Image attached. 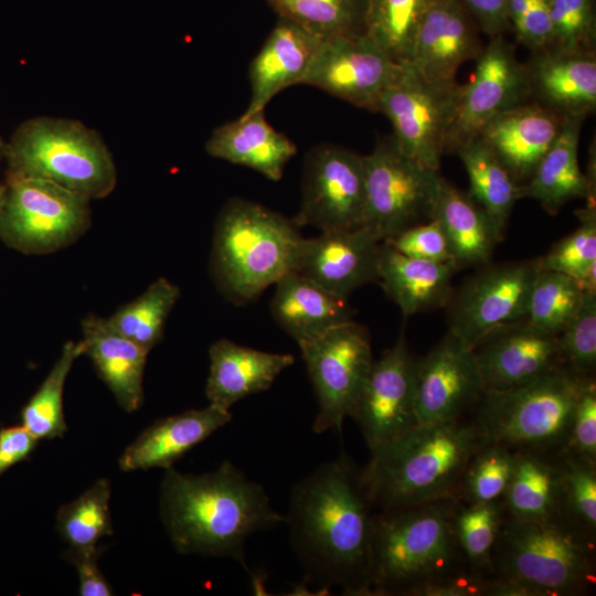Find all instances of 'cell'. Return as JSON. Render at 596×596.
I'll return each instance as SVG.
<instances>
[{
    "label": "cell",
    "instance_id": "obj_5",
    "mask_svg": "<svg viewBox=\"0 0 596 596\" xmlns=\"http://www.w3.org/2000/svg\"><path fill=\"white\" fill-rule=\"evenodd\" d=\"M449 497L374 514L371 596H415L427 584L468 568Z\"/></svg>",
    "mask_w": 596,
    "mask_h": 596
},
{
    "label": "cell",
    "instance_id": "obj_14",
    "mask_svg": "<svg viewBox=\"0 0 596 596\" xmlns=\"http://www.w3.org/2000/svg\"><path fill=\"white\" fill-rule=\"evenodd\" d=\"M539 272L538 258L482 268L451 294L448 331L473 349L493 329L524 319Z\"/></svg>",
    "mask_w": 596,
    "mask_h": 596
},
{
    "label": "cell",
    "instance_id": "obj_30",
    "mask_svg": "<svg viewBox=\"0 0 596 596\" xmlns=\"http://www.w3.org/2000/svg\"><path fill=\"white\" fill-rule=\"evenodd\" d=\"M270 311L277 324L297 344L353 320L354 310L341 298L296 270L276 284Z\"/></svg>",
    "mask_w": 596,
    "mask_h": 596
},
{
    "label": "cell",
    "instance_id": "obj_9",
    "mask_svg": "<svg viewBox=\"0 0 596 596\" xmlns=\"http://www.w3.org/2000/svg\"><path fill=\"white\" fill-rule=\"evenodd\" d=\"M89 202L50 181L6 174L0 182V240L29 255L65 248L89 228Z\"/></svg>",
    "mask_w": 596,
    "mask_h": 596
},
{
    "label": "cell",
    "instance_id": "obj_18",
    "mask_svg": "<svg viewBox=\"0 0 596 596\" xmlns=\"http://www.w3.org/2000/svg\"><path fill=\"white\" fill-rule=\"evenodd\" d=\"M483 392L475 352L451 332L417 360V425L457 421L473 408Z\"/></svg>",
    "mask_w": 596,
    "mask_h": 596
},
{
    "label": "cell",
    "instance_id": "obj_36",
    "mask_svg": "<svg viewBox=\"0 0 596 596\" xmlns=\"http://www.w3.org/2000/svg\"><path fill=\"white\" fill-rule=\"evenodd\" d=\"M436 0H366L365 34L394 62L409 61L414 39Z\"/></svg>",
    "mask_w": 596,
    "mask_h": 596
},
{
    "label": "cell",
    "instance_id": "obj_7",
    "mask_svg": "<svg viewBox=\"0 0 596 596\" xmlns=\"http://www.w3.org/2000/svg\"><path fill=\"white\" fill-rule=\"evenodd\" d=\"M595 382L566 365L521 385L483 390L471 409L482 443H497L513 450H562L567 440L578 398Z\"/></svg>",
    "mask_w": 596,
    "mask_h": 596
},
{
    "label": "cell",
    "instance_id": "obj_16",
    "mask_svg": "<svg viewBox=\"0 0 596 596\" xmlns=\"http://www.w3.org/2000/svg\"><path fill=\"white\" fill-rule=\"evenodd\" d=\"M394 62L366 34L322 40L302 82L351 105L377 111L384 91L401 75Z\"/></svg>",
    "mask_w": 596,
    "mask_h": 596
},
{
    "label": "cell",
    "instance_id": "obj_33",
    "mask_svg": "<svg viewBox=\"0 0 596 596\" xmlns=\"http://www.w3.org/2000/svg\"><path fill=\"white\" fill-rule=\"evenodd\" d=\"M560 451L515 450L513 471L502 498L505 513L522 521L561 518Z\"/></svg>",
    "mask_w": 596,
    "mask_h": 596
},
{
    "label": "cell",
    "instance_id": "obj_45",
    "mask_svg": "<svg viewBox=\"0 0 596 596\" xmlns=\"http://www.w3.org/2000/svg\"><path fill=\"white\" fill-rule=\"evenodd\" d=\"M566 366L594 376L596 368V292H585L578 310L557 336Z\"/></svg>",
    "mask_w": 596,
    "mask_h": 596
},
{
    "label": "cell",
    "instance_id": "obj_32",
    "mask_svg": "<svg viewBox=\"0 0 596 596\" xmlns=\"http://www.w3.org/2000/svg\"><path fill=\"white\" fill-rule=\"evenodd\" d=\"M433 219L441 227L453 262L459 269L486 264L503 237L489 214L468 193L444 178Z\"/></svg>",
    "mask_w": 596,
    "mask_h": 596
},
{
    "label": "cell",
    "instance_id": "obj_28",
    "mask_svg": "<svg viewBox=\"0 0 596 596\" xmlns=\"http://www.w3.org/2000/svg\"><path fill=\"white\" fill-rule=\"evenodd\" d=\"M84 354L126 412L143 401V372L148 352L115 330L107 318L88 315L82 321Z\"/></svg>",
    "mask_w": 596,
    "mask_h": 596
},
{
    "label": "cell",
    "instance_id": "obj_6",
    "mask_svg": "<svg viewBox=\"0 0 596 596\" xmlns=\"http://www.w3.org/2000/svg\"><path fill=\"white\" fill-rule=\"evenodd\" d=\"M302 238L292 219L248 200H228L216 219L211 251L219 290L238 306L254 301L295 270Z\"/></svg>",
    "mask_w": 596,
    "mask_h": 596
},
{
    "label": "cell",
    "instance_id": "obj_53",
    "mask_svg": "<svg viewBox=\"0 0 596 596\" xmlns=\"http://www.w3.org/2000/svg\"><path fill=\"white\" fill-rule=\"evenodd\" d=\"M38 439L22 425L0 429V476L24 460L33 451Z\"/></svg>",
    "mask_w": 596,
    "mask_h": 596
},
{
    "label": "cell",
    "instance_id": "obj_20",
    "mask_svg": "<svg viewBox=\"0 0 596 596\" xmlns=\"http://www.w3.org/2000/svg\"><path fill=\"white\" fill-rule=\"evenodd\" d=\"M381 243L364 226L323 231L302 238L295 270L348 299L360 287L377 281Z\"/></svg>",
    "mask_w": 596,
    "mask_h": 596
},
{
    "label": "cell",
    "instance_id": "obj_29",
    "mask_svg": "<svg viewBox=\"0 0 596 596\" xmlns=\"http://www.w3.org/2000/svg\"><path fill=\"white\" fill-rule=\"evenodd\" d=\"M584 117H566L562 130L541 159L529 180L521 185V199L538 201L543 209L556 214L575 199L595 203V182L581 170L578 142Z\"/></svg>",
    "mask_w": 596,
    "mask_h": 596
},
{
    "label": "cell",
    "instance_id": "obj_13",
    "mask_svg": "<svg viewBox=\"0 0 596 596\" xmlns=\"http://www.w3.org/2000/svg\"><path fill=\"white\" fill-rule=\"evenodd\" d=\"M364 207V156L337 145L312 148L305 159L295 224L320 232L359 228L363 226Z\"/></svg>",
    "mask_w": 596,
    "mask_h": 596
},
{
    "label": "cell",
    "instance_id": "obj_38",
    "mask_svg": "<svg viewBox=\"0 0 596 596\" xmlns=\"http://www.w3.org/2000/svg\"><path fill=\"white\" fill-rule=\"evenodd\" d=\"M82 354L81 341L65 342L47 376L23 407L22 426L38 440L61 437L67 430L63 412L64 385L73 363Z\"/></svg>",
    "mask_w": 596,
    "mask_h": 596
},
{
    "label": "cell",
    "instance_id": "obj_24",
    "mask_svg": "<svg viewBox=\"0 0 596 596\" xmlns=\"http://www.w3.org/2000/svg\"><path fill=\"white\" fill-rule=\"evenodd\" d=\"M321 42L298 24L278 18L249 64L251 98L241 116L264 110L278 93L302 84Z\"/></svg>",
    "mask_w": 596,
    "mask_h": 596
},
{
    "label": "cell",
    "instance_id": "obj_12",
    "mask_svg": "<svg viewBox=\"0 0 596 596\" xmlns=\"http://www.w3.org/2000/svg\"><path fill=\"white\" fill-rule=\"evenodd\" d=\"M459 92L456 81H428L406 63L382 94L377 113L391 121L393 138L403 153L439 171Z\"/></svg>",
    "mask_w": 596,
    "mask_h": 596
},
{
    "label": "cell",
    "instance_id": "obj_51",
    "mask_svg": "<svg viewBox=\"0 0 596 596\" xmlns=\"http://www.w3.org/2000/svg\"><path fill=\"white\" fill-rule=\"evenodd\" d=\"M102 550L95 546L74 549L70 547L65 554L78 574L81 596H109L113 589L97 565Z\"/></svg>",
    "mask_w": 596,
    "mask_h": 596
},
{
    "label": "cell",
    "instance_id": "obj_31",
    "mask_svg": "<svg viewBox=\"0 0 596 596\" xmlns=\"http://www.w3.org/2000/svg\"><path fill=\"white\" fill-rule=\"evenodd\" d=\"M458 270L453 262L407 257L381 243L377 283L405 317L446 306Z\"/></svg>",
    "mask_w": 596,
    "mask_h": 596
},
{
    "label": "cell",
    "instance_id": "obj_42",
    "mask_svg": "<svg viewBox=\"0 0 596 596\" xmlns=\"http://www.w3.org/2000/svg\"><path fill=\"white\" fill-rule=\"evenodd\" d=\"M515 450L497 443H482L470 457L456 498L467 504L502 500L509 485Z\"/></svg>",
    "mask_w": 596,
    "mask_h": 596
},
{
    "label": "cell",
    "instance_id": "obj_46",
    "mask_svg": "<svg viewBox=\"0 0 596 596\" xmlns=\"http://www.w3.org/2000/svg\"><path fill=\"white\" fill-rule=\"evenodd\" d=\"M549 8L552 46L595 50V0H549Z\"/></svg>",
    "mask_w": 596,
    "mask_h": 596
},
{
    "label": "cell",
    "instance_id": "obj_15",
    "mask_svg": "<svg viewBox=\"0 0 596 596\" xmlns=\"http://www.w3.org/2000/svg\"><path fill=\"white\" fill-rule=\"evenodd\" d=\"M530 100L524 63L517 58L514 46L503 35L490 38L477 58L471 79L460 85L445 153L477 138L500 113Z\"/></svg>",
    "mask_w": 596,
    "mask_h": 596
},
{
    "label": "cell",
    "instance_id": "obj_52",
    "mask_svg": "<svg viewBox=\"0 0 596 596\" xmlns=\"http://www.w3.org/2000/svg\"><path fill=\"white\" fill-rule=\"evenodd\" d=\"M475 19L480 32L489 38L504 35L511 30L508 17V0H461Z\"/></svg>",
    "mask_w": 596,
    "mask_h": 596
},
{
    "label": "cell",
    "instance_id": "obj_26",
    "mask_svg": "<svg viewBox=\"0 0 596 596\" xmlns=\"http://www.w3.org/2000/svg\"><path fill=\"white\" fill-rule=\"evenodd\" d=\"M205 394L210 404L230 409L238 401L268 390L292 365L288 353H273L220 339L209 349Z\"/></svg>",
    "mask_w": 596,
    "mask_h": 596
},
{
    "label": "cell",
    "instance_id": "obj_27",
    "mask_svg": "<svg viewBox=\"0 0 596 596\" xmlns=\"http://www.w3.org/2000/svg\"><path fill=\"white\" fill-rule=\"evenodd\" d=\"M205 150L213 158L247 167L270 181H279L297 147L266 120L262 110L214 128Z\"/></svg>",
    "mask_w": 596,
    "mask_h": 596
},
{
    "label": "cell",
    "instance_id": "obj_1",
    "mask_svg": "<svg viewBox=\"0 0 596 596\" xmlns=\"http://www.w3.org/2000/svg\"><path fill=\"white\" fill-rule=\"evenodd\" d=\"M372 508L361 468L345 454L294 485L285 523L306 584L371 596Z\"/></svg>",
    "mask_w": 596,
    "mask_h": 596
},
{
    "label": "cell",
    "instance_id": "obj_50",
    "mask_svg": "<svg viewBox=\"0 0 596 596\" xmlns=\"http://www.w3.org/2000/svg\"><path fill=\"white\" fill-rule=\"evenodd\" d=\"M415 596H497V581L465 568L427 584Z\"/></svg>",
    "mask_w": 596,
    "mask_h": 596
},
{
    "label": "cell",
    "instance_id": "obj_21",
    "mask_svg": "<svg viewBox=\"0 0 596 596\" xmlns=\"http://www.w3.org/2000/svg\"><path fill=\"white\" fill-rule=\"evenodd\" d=\"M479 33L461 0H436L419 23L408 64L428 81H456L458 68L483 50Z\"/></svg>",
    "mask_w": 596,
    "mask_h": 596
},
{
    "label": "cell",
    "instance_id": "obj_11",
    "mask_svg": "<svg viewBox=\"0 0 596 596\" xmlns=\"http://www.w3.org/2000/svg\"><path fill=\"white\" fill-rule=\"evenodd\" d=\"M298 345L318 400L313 432L340 433L374 362L369 332L351 320Z\"/></svg>",
    "mask_w": 596,
    "mask_h": 596
},
{
    "label": "cell",
    "instance_id": "obj_54",
    "mask_svg": "<svg viewBox=\"0 0 596 596\" xmlns=\"http://www.w3.org/2000/svg\"><path fill=\"white\" fill-rule=\"evenodd\" d=\"M4 145H6V140L2 139V137L0 136V163L4 159Z\"/></svg>",
    "mask_w": 596,
    "mask_h": 596
},
{
    "label": "cell",
    "instance_id": "obj_34",
    "mask_svg": "<svg viewBox=\"0 0 596 596\" xmlns=\"http://www.w3.org/2000/svg\"><path fill=\"white\" fill-rule=\"evenodd\" d=\"M467 171L468 194L492 219L503 234L512 209L521 199V183L498 157L477 137L455 151Z\"/></svg>",
    "mask_w": 596,
    "mask_h": 596
},
{
    "label": "cell",
    "instance_id": "obj_2",
    "mask_svg": "<svg viewBox=\"0 0 596 596\" xmlns=\"http://www.w3.org/2000/svg\"><path fill=\"white\" fill-rule=\"evenodd\" d=\"M159 507L178 553L232 558L246 570L249 536L285 523V514L272 507L265 488L230 460L201 475L166 469Z\"/></svg>",
    "mask_w": 596,
    "mask_h": 596
},
{
    "label": "cell",
    "instance_id": "obj_37",
    "mask_svg": "<svg viewBox=\"0 0 596 596\" xmlns=\"http://www.w3.org/2000/svg\"><path fill=\"white\" fill-rule=\"evenodd\" d=\"M180 296L178 286L161 277L107 318L109 324L148 353L163 337L169 313Z\"/></svg>",
    "mask_w": 596,
    "mask_h": 596
},
{
    "label": "cell",
    "instance_id": "obj_47",
    "mask_svg": "<svg viewBox=\"0 0 596 596\" xmlns=\"http://www.w3.org/2000/svg\"><path fill=\"white\" fill-rule=\"evenodd\" d=\"M511 31L531 52L552 44L549 0H508Z\"/></svg>",
    "mask_w": 596,
    "mask_h": 596
},
{
    "label": "cell",
    "instance_id": "obj_19",
    "mask_svg": "<svg viewBox=\"0 0 596 596\" xmlns=\"http://www.w3.org/2000/svg\"><path fill=\"white\" fill-rule=\"evenodd\" d=\"M472 350L487 391L511 389L565 365L557 336L525 319L493 329Z\"/></svg>",
    "mask_w": 596,
    "mask_h": 596
},
{
    "label": "cell",
    "instance_id": "obj_3",
    "mask_svg": "<svg viewBox=\"0 0 596 596\" xmlns=\"http://www.w3.org/2000/svg\"><path fill=\"white\" fill-rule=\"evenodd\" d=\"M482 444L471 419L417 425L371 450L361 476L373 507L392 510L456 497Z\"/></svg>",
    "mask_w": 596,
    "mask_h": 596
},
{
    "label": "cell",
    "instance_id": "obj_10",
    "mask_svg": "<svg viewBox=\"0 0 596 596\" xmlns=\"http://www.w3.org/2000/svg\"><path fill=\"white\" fill-rule=\"evenodd\" d=\"M364 156L363 226L381 242L433 219L443 177L409 158L393 136Z\"/></svg>",
    "mask_w": 596,
    "mask_h": 596
},
{
    "label": "cell",
    "instance_id": "obj_40",
    "mask_svg": "<svg viewBox=\"0 0 596 596\" xmlns=\"http://www.w3.org/2000/svg\"><path fill=\"white\" fill-rule=\"evenodd\" d=\"M504 515L502 500L472 504L458 501L454 526L469 570L492 576V553Z\"/></svg>",
    "mask_w": 596,
    "mask_h": 596
},
{
    "label": "cell",
    "instance_id": "obj_4",
    "mask_svg": "<svg viewBox=\"0 0 596 596\" xmlns=\"http://www.w3.org/2000/svg\"><path fill=\"white\" fill-rule=\"evenodd\" d=\"M498 596H577L596 585V544L556 518L522 521L505 513L492 553Z\"/></svg>",
    "mask_w": 596,
    "mask_h": 596
},
{
    "label": "cell",
    "instance_id": "obj_49",
    "mask_svg": "<svg viewBox=\"0 0 596 596\" xmlns=\"http://www.w3.org/2000/svg\"><path fill=\"white\" fill-rule=\"evenodd\" d=\"M585 460L596 462V383L577 401L566 445L563 448Z\"/></svg>",
    "mask_w": 596,
    "mask_h": 596
},
{
    "label": "cell",
    "instance_id": "obj_8",
    "mask_svg": "<svg viewBox=\"0 0 596 596\" xmlns=\"http://www.w3.org/2000/svg\"><path fill=\"white\" fill-rule=\"evenodd\" d=\"M9 175L53 182L92 200L117 184L114 157L103 137L76 119L36 116L22 121L6 140Z\"/></svg>",
    "mask_w": 596,
    "mask_h": 596
},
{
    "label": "cell",
    "instance_id": "obj_43",
    "mask_svg": "<svg viewBox=\"0 0 596 596\" xmlns=\"http://www.w3.org/2000/svg\"><path fill=\"white\" fill-rule=\"evenodd\" d=\"M584 294L571 277L540 269L530 292L524 319L558 336L578 310Z\"/></svg>",
    "mask_w": 596,
    "mask_h": 596
},
{
    "label": "cell",
    "instance_id": "obj_17",
    "mask_svg": "<svg viewBox=\"0 0 596 596\" xmlns=\"http://www.w3.org/2000/svg\"><path fill=\"white\" fill-rule=\"evenodd\" d=\"M417 360L404 331L394 345L374 360L351 414L370 450L417 426L415 380Z\"/></svg>",
    "mask_w": 596,
    "mask_h": 596
},
{
    "label": "cell",
    "instance_id": "obj_35",
    "mask_svg": "<svg viewBox=\"0 0 596 596\" xmlns=\"http://www.w3.org/2000/svg\"><path fill=\"white\" fill-rule=\"evenodd\" d=\"M321 40L365 34L366 0H264Z\"/></svg>",
    "mask_w": 596,
    "mask_h": 596
},
{
    "label": "cell",
    "instance_id": "obj_23",
    "mask_svg": "<svg viewBox=\"0 0 596 596\" xmlns=\"http://www.w3.org/2000/svg\"><path fill=\"white\" fill-rule=\"evenodd\" d=\"M565 118L530 100L493 117L478 138L517 181H528L558 137Z\"/></svg>",
    "mask_w": 596,
    "mask_h": 596
},
{
    "label": "cell",
    "instance_id": "obj_48",
    "mask_svg": "<svg viewBox=\"0 0 596 596\" xmlns=\"http://www.w3.org/2000/svg\"><path fill=\"white\" fill-rule=\"evenodd\" d=\"M383 242L407 257L437 263L453 262L444 232L434 219Z\"/></svg>",
    "mask_w": 596,
    "mask_h": 596
},
{
    "label": "cell",
    "instance_id": "obj_44",
    "mask_svg": "<svg viewBox=\"0 0 596 596\" xmlns=\"http://www.w3.org/2000/svg\"><path fill=\"white\" fill-rule=\"evenodd\" d=\"M562 494L561 518L596 539V462L562 449L558 453Z\"/></svg>",
    "mask_w": 596,
    "mask_h": 596
},
{
    "label": "cell",
    "instance_id": "obj_22",
    "mask_svg": "<svg viewBox=\"0 0 596 596\" xmlns=\"http://www.w3.org/2000/svg\"><path fill=\"white\" fill-rule=\"evenodd\" d=\"M530 97L563 117H586L596 108L595 50L547 46L524 63Z\"/></svg>",
    "mask_w": 596,
    "mask_h": 596
},
{
    "label": "cell",
    "instance_id": "obj_25",
    "mask_svg": "<svg viewBox=\"0 0 596 596\" xmlns=\"http://www.w3.org/2000/svg\"><path fill=\"white\" fill-rule=\"evenodd\" d=\"M231 419L230 409L213 404L160 418L125 449L119 467L124 471L168 469Z\"/></svg>",
    "mask_w": 596,
    "mask_h": 596
},
{
    "label": "cell",
    "instance_id": "obj_39",
    "mask_svg": "<svg viewBox=\"0 0 596 596\" xmlns=\"http://www.w3.org/2000/svg\"><path fill=\"white\" fill-rule=\"evenodd\" d=\"M581 224L538 257L540 269L571 277L584 292H596V206L586 203L578 213Z\"/></svg>",
    "mask_w": 596,
    "mask_h": 596
},
{
    "label": "cell",
    "instance_id": "obj_41",
    "mask_svg": "<svg viewBox=\"0 0 596 596\" xmlns=\"http://www.w3.org/2000/svg\"><path fill=\"white\" fill-rule=\"evenodd\" d=\"M110 492L108 480L100 478L77 499L60 508L56 530L70 547L95 546L99 539L113 534Z\"/></svg>",
    "mask_w": 596,
    "mask_h": 596
}]
</instances>
